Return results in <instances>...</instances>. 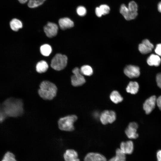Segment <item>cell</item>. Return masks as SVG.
I'll return each instance as SVG.
<instances>
[{"label":"cell","instance_id":"obj_1","mask_svg":"<svg viewBox=\"0 0 161 161\" xmlns=\"http://www.w3.org/2000/svg\"><path fill=\"white\" fill-rule=\"evenodd\" d=\"M1 105L7 117H18L24 112L23 103L21 99L9 98L6 100Z\"/></svg>","mask_w":161,"mask_h":161},{"label":"cell","instance_id":"obj_2","mask_svg":"<svg viewBox=\"0 0 161 161\" xmlns=\"http://www.w3.org/2000/svg\"><path fill=\"white\" fill-rule=\"evenodd\" d=\"M38 93L40 97L46 100H51L56 95L58 89L53 83L44 81L40 84Z\"/></svg>","mask_w":161,"mask_h":161},{"label":"cell","instance_id":"obj_3","mask_svg":"<svg viewBox=\"0 0 161 161\" xmlns=\"http://www.w3.org/2000/svg\"><path fill=\"white\" fill-rule=\"evenodd\" d=\"M77 119V116L74 114L68 115L61 117L58 121V128L62 131H72L75 129L74 123Z\"/></svg>","mask_w":161,"mask_h":161},{"label":"cell","instance_id":"obj_4","mask_svg":"<svg viewBox=\"0 0 161 161\" xmlns=\"http://www.w3.org/2000/svg\"><path fill=\"white\" fill-rule=\"evenodd\" d=\"M67 58L65 55L61 54H56L52 59L51 66L53 69L60 71L64 69L66 66Z\"/></svg>","mask_w":161,"mask_h":161},{"label":"cell","instance_id":"obj_5","mask_svg":"<svg viewBox=\"0 0 161 161\" xmlns=\"http://www.w3.org/2000/svg\"><path fill=\"white\" fill-rule=\"evenodd\" d=\"M74 75L71 78V82L72 85L74 86H78L84 84L86 80L85 78L81 73L80 69L75 67L72 70Z\"/></svg>","mask_w":161,"mask_h":161},{"label":"cell","instance_id":"obj_6","mask_svg":"<svg viewBox=\"0 0 161 161\" xmlns=\"http://www.w3.org/2000/svg\"><path fill=\"white\" fill-rule=\"evenodd\" d=\"M116 119V113L113 111L105 110L102 112L100 116V121L104 125L112 123Z\"/></svg>","mask_w":161,"mask_h":161},{"label":"cell","instance_id":"obj_7","mask_svg":"<svg viewBox=\"0 0 161 161\" xmlns=\"http://www.w3.org/2000/svg\"><path fill=\"white\" fill-rule=\"evenodd\" d=\"M157 98L155 95H152L147 98L144 102L143 108L146 114H149L155 108Z\"/></svg>","mask_w":161,"mask_h":161},{"label":"cell","instance_id":"obj_8","mask_svg":"<svg viewBox=\"0 0 161 161\" xmlns=\"http://www.w3.org/2000/svg\"><path fill=\"white\" fill-rule=\"evenodd\" d=\"M124 72L126 76L130 78H137L140 74L139 68L132 65L126 66L124 69Z\"/></svg>","mask_w":161,"mask_h":161},{"label":"cell","instance_id":"obj_9","mask_svg":"<svg viewBox=\"0 0 161 161\" xmlns=\"http://www.w3.org/2000/svg\"><path fill=\"white\" fill-rule=\"evenodd\" d=\"M58 27L56 24L49 22L44 27V31L46 35L49 38L55 36L57 34Z\"/></svg>","mask_w":161,"mask_h":161},{"label":"cell","instance_id":"obj_10","mask_svg":"<svg viewBox=\"0 0 161 161\" xmlns=\"http://www.w3.org/2000/svg\"><path fill=\"white\" fill-rule=\"evenodd\" d=\"M153 48V45L147 39L143 40L138 46L139 51L142 54H144L151 52Z\"/></svg>","mask_w":161,"mask_h":161},{"label":"cell","instance_id":"obj_11","mask_svg":"<svg viewBox=\"0 0 161 161\" xmlns=\"http://www.w3.org/2000/svg\"><path fill=\"white\" fill-rule=\"evenodd\" d=\"M120 13L127 20H131L135 19L138 15L137 13L132 12L124 4H122L121 6Z\"/></svg>","mask_w":161,"mask_h":161},{"label":"cell","instance_id":"obj_12","mask_svg":"<svg viewBox=\"0 0 161 161\" xmlns=\"http://www.w3.org/2000/svg\"><path fill=\"white\" fill-rule=\"evenodd\" d=\"M63 157L65 161H80L77 152L73 149L66 150L63 154Z\"/></svg>","mask_w":161,"mask_h":161},{"label":"cell","instance_id":"obj_13","mask_svg":"<svg viewBox=\"0 0 161 161\" xmlns=\"http://www.w3.org/2000/svg\"><path fill=\"white\" fill-rule=\"evenodd\" d=\"M120 149L125 154H131L134 150V144L131 140L123 142L120 144Z\"/></svg>","mask_w":161,"mask_h":161},{"label":"cell","instance_id":"obj_14","mask_svg":"<svg viewBox=\"0 0 161 161\" xmlns=\"http://www.w3.org/2000/svg\"><path fill=\"white\" fill-rule=\"evenodd\" d=\"M84 161H107L105 157L99 153L90 152L85 157Z\"/></svg>","mask_w":161,"mask_h":161},{"label":"cell","instance_id":"obj_15","mask_svg":"<svg viewBox=\"0 0 161 161\" xmlns=\"http://www.w3.org/2000/svg\"><path fill=\"white\" fill-rule=\"evenodd\" d=\"M58 23L60 28L62 30L72 28L74 25L73 22L67 17L60 18L59 20Z\"/></svg>","mask_w":161,"mask_h":161},{"label":"cell","instance_id":"obj_16","mask_svg":"<svg viewBox=\"0 0 161 161\" xmlns=\"http://www.w3.org/2000/svg\"><path fill=\"white\" fill-rule=\"evenodd\" d=\"M147 61L149 66H158L160 64L161 59L159 55L152 54L148 58Z\"/></svg>","mask_w":161,"mask_h":161},{"label":"cell","instance_id":"obj_17","mask_svg":"<svg viewBox=\"0 0 161 161\" xmlns=\"http://www.w3.org/2000/svg\"><path fill=\"white\" fill-rule=\"evenodd\" d=\"M110 10V7L108 5L106 4H102L99 7L96 8L95 12L96 16L100 17L102 15L108 14Z\"/></svg>","mask_w":161,"mask_h":161},{"label":"cell","instance_id":"obj_18","mask_svg":"<svg viewBox=\"0 0 161 161\" xmlns=\"http://www.w3.org/2000/svg\"><path fill=\"white\" fill-rule=\"evenodd\" d=\"M10 28L12 30L17 31L23 27L22 22L19 19L14 18L12 19L9 22Z\"/></svg>","mask_w":161,"mask_h":161},{"label":"cell","instance_id":"obj_19","mask_svg":"<svg viewBox=\"0 0 161 161\" xmlns=\"http://www.w3.org/2000/svg\"><path fill=\"white\" fill-rule=\"evenodd\" d=\"M139 89V85L135 81H130L126 88V90L128 93L132 94H135L137 93Z\"/></svg>","mask_w":161,"mask_h":161},{"label":"cell","instance_id":"obj_20","mask_svg":"<svg viewBox=\"0 0 161 161\" xmlns=\"http://www.w3.org/2000/svg\"><path fill=\"white\" fill-rule=\"evenodd\" d=\"M127 137L131 139H135L139 136L137 133V129L128 126L125 131Z\"/></svg>","mask_w":161,"mask_h":161},{"label":"cell","instance_id":"obj_21","mask_svg":"<svg viewBox=\"0 0 161 161\" xmlns=\"http://www.w3.org/2000/svg\"><path fill=\"white\" fill-rule=\"evenodd\" d=\"M108 161H126V154L117 148L116 151L115 156L110 159Z\"/></svg>","mask_w":161,"mask_h":161},{"label":"cell","instance_id":"obj_22","mask_svg":"<svg viewBox=\"0 0 161 161\" xmlns=\"http://www.w3.org/2000/svg\"><path fill=\"white\" fill-rule=\"evenodd\" d=\"M110 98L114 103L117 104L122 102L123 99V97L117 91H114L111 93Z\"/></svg>","mask_w":161,"mask_h":161},{"label":"cell","instance_id":"obj_23","mask_svg":"<svg viewBox=\"0 0 161 161\" xmlns=\"http://www.w3.org/2000/svg\"><path fill=\"white\" fill-rule=\"evenodd\" d=\"M48 68L47 63L44 61H41L37 64L36 70L39 73H43L46 72Z\"/></svg>","mask_w":161,"mask_h":161},{"label":"cell","instance_id":"obj_24","mask_svg":"<svg viewBox=\"0 0 161 161\" xmlns=\"http://www.w3.org/2000/svg\"><path fill=\"white\" fill-rule=\"evenodd\" d=\"M81 73L86 76H90L92 75L93 72L92 68L88 65H84L82 66L80 69Z\"/></svg>","mask_w":161,"mask_h":161},{"label":"cell","instance_id":"obj_25","mask_svg":"<svg viewBox=\"0 0 161 161\" xmlns=\"http://www.w3.org/2000/svg\"><path fill=\"white\" fill-rule=\"evenodd\" d=\"M51 47L48 44L42 45L40 47V52L41 54L46 56H49L52 52Z\"/></svg>","mask_w":161,"mask_h":161},{"label":"cell","instance_id":"obj_26","mask_svg":"<svg viewBox=\"0 0 161 161\" xmlns=\"http://www.w3.org/2000/svg\"><path fill=\"white\" fill-rule=\"evenodd\" d=\"M46 0H29L28 6L30 8H34L42 4Z\"/></svg>","mask_w":161,"mask_h":161},{"label":"cell","instance_id":"obj_27","mask_svg":"<svg viewBox=\"0 0 161 161\" xmlns=\"http://www.w3.org/2000/svg\"><path fill=\"white\" fill-rule=\"evenodd\" d=\"M1 161H17L14 155L11 152H7L5 153Z\"/></svg>","mask_w":161,"mask_h":161},{"label":"cell","instance_id":"obj_28","mask_svg":"<svg viewBox=\"0 0 161 161\" xmlns=\"http://www.w3.org/2000/svg\"><path fill=\"white\" fill-rule=\"evenodd\" d=\"M128 8L132 12L137 13L138 6L137 3L134 1H131L128 4Z\"/></svg>","mask_w":161,"mask_h":161},{"label":"cell","instance_id":"obj_29","mask_svg":"<svg viewBox=\"0 0 161 161\" xmlns=\"http://www.w3.org/2000/svg\"><path fill=\"white\" fill-rule=\"evenodd\" d=\"M76 11L78 14L81 16H84L86 13V8L82 6L78 7Z\"/></svg>","mask_w":161,"mask_h":161},{"label":"cell","instance_id":"obj_30","mask_svg":"<svg viewBox=\"0 0 161 161\" xmlns=\"http://www.w3.org/2000/svg\"><path fill=\"white\" fill-rule=\"evenodd\" d=\"M7 117V116L4 111L2 105L0 104V123L2 122Z\"/></svg>","mask_w":161,"mask_h":161},{"label":"cell","instance_id":"obj_31","mask_svg":"<svg viewBox=\"0 0 161 161\" xmlns=\"http://www.w3.org/2000/svg\"><path fill=\"white\" fill-rule=\"evenodd\" d=\"M156 81L158 87L161 89V72L157 74L156 76Z\"/></svg>","mask_w":161,"mask_h":161},{"label":"cell","instance_id":"obj_32","mask_svg":"<svg viewBox=\"0 0 161 161\" xmlns=\"http://www.w3.org/2000/svg\"><path fill=\"white\" fill-rule=\"evenodd\" d=\"M155 51L158 55L161 56V44L157 45Z\"/></svg>","mask_w":161,"mask_h":161},{"label":"cell","instance_id":"obj_33","mask_svg":"<svg viewBox=\"0 0 161 161\" xmlns=\"http://www.w3.org/2000/svg\"><path fill=\"white\" fill-rule=\"evenodd\" d=\"M156 104L159 109L161 111V95L157 98Z\"/></svg>","mask_w":161,"mask_h":161},{"label":"cell","instance_id":"obj_34","mask_svg":"<svg viewBox=\"0 0 161 161\" xmlns=\"http://www.w3.org/2000/svg\"><path fill=\"white\" fill-rule=\"evenodd\" d=\"M128 126L137 129L138 126V124L136 123L135 122H132L129 123L128 125Z\"/></svg>","mask_w":161,"mask_h":161},{"label":"cell","instance_id":"obj_35","mask_svg":"<svg viewBox=\"0 0 161 161\" xmlns=\"http://www.w3.org/2000/svg\"><path fill=\"white\" fill-rule=\"evenodd\" d=\"M156 157L157 161H161V150H159L157 151Z\"/></svg>","mask_w":161,"mask_h":161},{"label":"cell","instance_id":"obj_36","mask_svg":"<svg viewBox=\"0 0 161 161\" xmlns=\"http://www.w3.org/2000/svg\"><path fill=\"white\" fill-rule=\"evenodd\" d=\"M157 9L158 11L161 13V1L159 2L157 5Z\"/></svg>","mask_w":161,"mask_h":161},{"label":"cell","instance_id":"obj_37","mask_svg":"<svg viewBox=\"0 0 161 161\" xmlns=\"http://www.w3.org/2000/svg\"><path fill=\"white\" fill-rule=\"evenodd\" d=\"M29 0H18L19 2L22 4H24L27 2Z\"/></svg>","mask_w":161,"mask_h":161}]
</instances>
